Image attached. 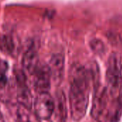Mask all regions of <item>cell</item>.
Instances as JSON below:
<instances>
[{"label": "cell", "mask_w": 122, "mask_h": 122, "mask_svg": "<svg viewBox=\"0 0 122 122\" xmlns=\"http://www.w3.org/2000/svg\"><path fill=\"white\" fill-rule=\"evenodd\" d=\"M90 74L81 65L72 66L70 73L69 100L70 114L75 121L83 118L86 113L89 97Z\"/></svg>", "instance_id": "6da1fadb"}, {"label": "cell", "mask_w": 122, "mask_h": 122, "mask_svg": "<svg viewBox=\"0 0 122 122\" xmlns=\"http://www.w3.org/2000/svg\"><path fill=\"white\" fill-rule=\"evenodd\" d=\"M107 89L114 99H118L122 89V59L117 53L111 54L106 70Z\"/></svg>", "instance_id": "7a4b0ae2"}, {"label": "cell", "mask_w": 122, "mask_h": 122, "mask_svg": "<svg viewBox=\"0 0 122 122\" xmlns=\"http://www.w3.org/2000/svg\"><path fill=\"white\" fill-rule=\"evenodd\" d=\"M55 108V101L48 92L40 93L35 101V113L42 120L52 117Z\"/></svg>", "instance_id": "3957f363"}, {"label": "cell", "mask_w": 122, "mask_h": 122, "mask_svg": "<svg viewBox=\"0 0 122 122\" xmlns=\"http://www.w3.org/2000/svg\"><path fill=\"white\" fill-rule=\"evenodd\" d=\"M15 79L17 84V99L19 104L31 109L32 106V97L27 85V78L22 70L17 69L15 71Z\"/></svg>", "instance_id": "277c9868"}, {"label": "cell", "mask_w": 122, "mask_h": 122, "mask_svg": "<svg viewBox=\"0 0 122 122\" xmlns=\"http://www.w3.org/2000/svg\"><path fill=\"white\" fill-rule=\"evenodd\" d=\"M33 75H35L33 86L37 94L48 92L50 89V81L52 78L48 66H39Z\"/></svg>", "instance_id": "5b68a950"}, {"label": "cell", "mask_w": 122, "mask_h": 122, "mask_svg": "<svg viewBox=\"0 0 122 122\" xmlns=\"http://www.w3.org/2000/svg\"><path fill=\"white\" fill-rule=\"evenodd\" d=\"M106 104L107 89L105 88L97 87L96 89L91 109V115L95 120H99L101 118L106 109Z\"/></svg>", "instance_id": "8992f818"}, {"label": "cell", "mask_w": 122, "mask_h": 122, "mask_svg": "<svg viewBox=\"0 0 122 122\" xmlns=\"http://www.w3.org/2000/svg\"><path fill=\"white\" fill-rule=\"evenodd\" d=\"M49 69L51 77L56 83H60L63 79L65 68V57L60 53L54 54L49 62Z\"/></svg>", "instance_id": "52a82bcc"}, {"label": "cell", "mask_w": 122, "mask_h": 122, "mask_svg": "<svg viewBox=\"0 0 122 122\" xmlns=\"http://www.w3.org/2000/svg\"><path fill=\"white\" fill-rule=\"evenodd\" d=\"M22 64L24 71L32 75L39 68V56L35 46H29L24 51Z\"/></svg>", "instance_id": "ba28073f"}, {"label": "cell", "mask_w": 122, "mask_h": 122, "mask_svg": "<svg viewBox=\"0 0 122 122\" xmlns=\"http://www.w3.org/2000/svg\"><path fill=\"white\" fill-rule=\"evenodd\" d=\"M55 97L52 116H54L56 122H67L68 109L65 93L63 91H58L56 93Z\"/></svg>", "instance_id": "9c48e42d"}, {"label": "cell", "mask_w": 122, "mask_h": 122, "mask_svg": "<svg viewBox=\"0 0 122 122\" xmlns=\"http://www.w3.org/2000/svg\"><path fill=\"white\" fill-rule=\"evenodd\" d=\"M15 117L17 122H40L35 113L31 112L29 108L19 104L17 107Z\"/></svg>", "instance_id": "30bf717a"}, {"label": "cell", "mask_w": 122, "mask_h": 122, "mask_svg": "<svg viewBox=\"0 0 122 122\" xmlns=\"http://www.w3.org/2000/svg\"><path fill=\"white\" fill-rule=\"evenodd\" d=\"M122 114V106L119 100H114L109 109L105 122H119Z\"/></svg>", "instance_id": "8fae6325"}, {"label": "cell", "mask_w": 122, "mask_h": 122, "mask_svg": "<svg viewBox=\"0 0 122 122\" xmlns=\"http://www.w3.org/2000/svg\"><path fill=\"white\" fill-rule=\"evenodd\" d=\"M0 50L6 54H12L14 50L13 39L9 35L0 36Z\"/></svg>", "instance_id": "7c38bea8"}, {"label": "cell", "mask_w": 122, "mask_h": 122, "mask_svg": "<svg viewBox=\"0 0 122 122\" xmlns=\"http://www.w3.org/2000/svg\"><path fill=\"white\" fill-rule=\"evenodd\" d=\"M90 47L95 54L99 55L104 54L106 51V47L104 42L99 39H92L90 41Z\"/></svg>", "instance_id": "4fadbf2b"}, {"label": "cell", "mask_w": 122, "mask_h": 122, "mask_svg": "<svg viewBox=\"0 0 122 122\" xmlns=\"http://www.w3.org/2000/svg\"><path fill=\"white\" fill-rule=\"evenodd\" d=\"M118 100H119V103L121 104V105L122 106V91H121V93H120L119 96V97H118Z\"/></svg>", "instance_id": "5bb4252c"}, {"label": "cell", "mask_w": 122, "mask_h": 122, "mask_svg": "<svg viewBox=\"0 0 122 122\" xmlns=\"http://www.w3.org/2000/svg\"><path fill=\"white\" fill-rule=\"evenodd\" d=\"M0 122H5L4 119V117H3L2 114L1 113V112H0Z\"/></svg>", "instance_id": "9a60e30c"}]
</instances>
